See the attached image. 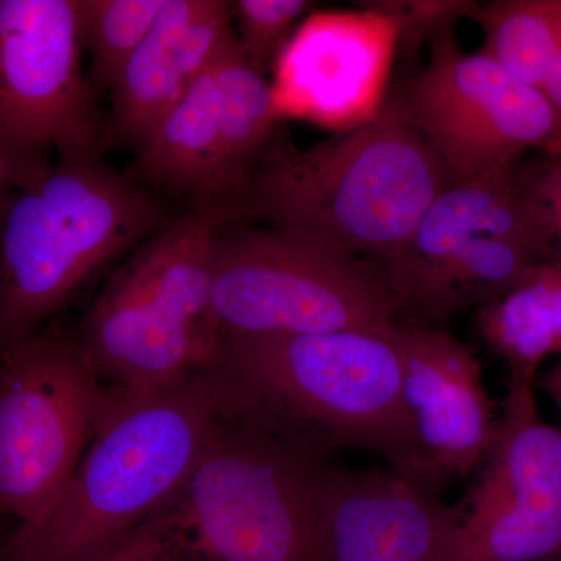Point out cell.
Returning a JSON list of instances; mask_svg holds the SVG:
<instances>
[{
  "instance_id": "cell-3",
  "label": "cell",
  "mask_w": 561,
  "mask_h": 561,
  "mask_svg": "<svg viewBox=\"0 0 561 561\" xmlns=\"http://www.w3.org/2000/svg\"><path fill=\"white\" fill-rule=\"evenodd\" d=\"M213 371L146 397L106 402L98 431L49 512L0 541V561H91L172 496L219 420Z\"/></svg>"
},
{
  "instance_id": "cell-2",
  "label": "cell",
  "mask_w": 561,
  "mask_h": 561,
  "mask_svg": "<svg viewBox=\"0 0 561 561\" xmlns=\"http://www.w3.org/2000/svg\"><path fill=\"white\" fill-rule=\"evenodd\" d=\"M393 327L232 339L210 371L228 412L321 459L367 449L400 471L409 437Z\"/></svg>"
},
{
  "instance_id": "cell-17",
  "label": "cell",
  "mask_w": 561,
  "mask_h": 561,
  "mask_svg": "<svg viewBox=\"0 0 561 561\" xmlns=\"http://www.w3.org/2000/svg\"><path fill=\"white\" fill-rule=\"evenodd\" d=\"M138 151V173L147 183L186 195L198 209L224 208L234 197L238 181L225 151L214 65Z\"/></svg>"
},
{
  "instance_id": "cell-20",
  "label": "cell",
  "mask_w": 561,
  "mask_h": 561,
  "mask_svg": "<svg viewBox=\"0 0 561 561\" xmlns=\"http://www.w3.org/2000/svg\"><path fill=\"white\" fill-rule=\"evenodd\" d=\"M214 73L219 91L225 151L239 192L251 171L261 162L262 151L279 119L278 111L272 84L251 68L238 43L217 58Z\"/></svg>"
},
{
  "instance_id": "cell-7",
  "label": "cell",
  "mask_w": 561,
  "mask_h": 561,
  "mask_svg": "<svg viewBox=\"0 0 561 561\" xmlns=\"http://www.w3.org/2000/svg\"><path fill=\"white\" fill-rule=\"evenodd\" d=\"M210 309L221 342L386 330L398 317L382 268L272 227L217 232Z\"/></svg>"
},
{
  "instance_id": "cell-11",
  "label": "cell",
  "mask_w": 561,
  "mask_h": 561,
  "mask_svg": "<svg viewBox=\"0 0 561 561\" xmlns=\"http://www.w3.org/2000/svg\"><path fill=\"white\" fill-rule=\"evenodd\" d=\"M81 0H0V124L58 160L101 158Z\"/></svg>"
},
{
  "instance_id": "cell-4",
  "label": "cell",
  "mask_w": 561,
  "mask_h": 561,
  "mask_svg": "<svg viewBox=\"0 0 561 561\" xmlns=\"http://www.w3.org/2000/svg\"><path fill=\"white\" fill-rule=\"evenodd\" d=\"M328 465L221 408L186 478L142 524L172 561H320Z\"/></svg>"
},
{
  "instance_id": "cell-23",
  "label": "cell",
  "mask_w": 561,
  "mask_h": 561,
  "mask_svg": "<svg viewBox=\"0 0 561 561\" xmlns=\"http://www.w3.org/2000/svg\"><path fill=\"white\" fill-rule=\"evenodd\" d=\"M393 18L400 28V43L437 38L443 32L453 31L454 22L470 18L478 2L465 0H412V2H373Z\"/></svg>"
},
{
  "instance_id": "cell-6",
  "label": "cell",
  "mask_w": 561,
  "mask_h": 561,
  "mask_svg": "<svg viewBox=\"0 0 561 561\" xmlns=\"http://www.w3.org/2000/svg\"><path fill=\"white\" fill-rule=\"evenodd\" d=\"M224 221L217 208L171 221L92 302L77 337L110 398L172 389L216 364L213 254Z\"/></svg>"
},
{
  "instance_id": "cell-19",
  "label": "cell",
  "mask_w": 561,
  "mask_h": 561,
  "mask_svg": "<svg viewBox=\"0 0 561 561\" xmlns=\"http://www.w3.org/2000/svg\"><path fill=\"white\" fill-rule=\"evenodd\" d=\"M471 20L482 28L483 54L541 91L561 54V0L479 3Z\"/></svg>"
},
{
  "instance_id": "cell-15",
  "label": "cell",
  "mask_w": 561,
  "mask_h": 561,
  "mask_svg": "<svg viewBox=\"0 0 561 561\" xmlns=\"http://www.w3.org/2000/svg\"><path fill=\"white\" fill-rule=\"evenodd\" d=\"M456 505L400 472L328 465L319 496L320 561H443Z\"/></svg>"
},
{
  "instance_id": "cell-27",
  "label": "cell",
  "mask_w": 561,
  "mask_h": 561,
  "mask_svg": "<svg viewBox=\"0 0 561 561\" xmlns=\"http://www.w3.org/2000/svg\"><path fill=\"white\" fill-rule=\"evenodd\" d=\"M535 386L540 387L542 391L548 393V397L551 398L553 404H556L557 411H559L561 415V357L560 360L553 365L551 370L538 375Z\"/></svg>"
},
{
  "instance_id": "cell-26",
  "label": "cell",
  "mask_w": 561,
  "mask_h": 561,
  "mask_svg": "<svg viewBox=\"0 0 561 561\" xmlns=\"http://www.w3.org/2000/svg\"><path fill=\"white\" fill-rule=\"evenodd\" d=\"M91 561H171L153 534L140 524L116 548Z\"/></svg>"
},
{
  "instance_id": "cell-5",
  "label": "cell",
  "mask_w": 561,
  "mask_h": 561,
  "mask_svg": "<svg viewBox=\"0 0 561 561\" xmlns=\"http://www.w3.org/2000/svg\"><path fill=\"white\" fill-rule=\"evenodd\" d=\"M101 158L58 160L0 202V353L46 328L102 268L168 227Z\"/></svg>"
},
{
  "instance_id": "cell-14",
  "label": "cell",
  "mask_w": 561,
  "mask_h": 561,
  "mask_svg": "<svg viewBox=\"0 0 561 561\" xmlns=\"http://www.w3.org/2000/svg\"><path fill=\"white\" fill-rule=\"evenodd\" d=\"M519 165L522 162L476 179L453 180L432 202L408 241L383 262L382 273L398 316L419 319L443 271L478 236L512 239L545 260L561 261L545 209L524 186Z\"/></svg>"
},
{
  "instance_id": "cell-18",
  "label": "cell",
  "mask_w": 561,
  "mask_h": 561,
  "mask_svg": "<svg viewBox=\"0 0 561 561\" xmlns=\"http://www.w3.org/2000/svg\"><path fill=\"white\" fill-rule=\"evenodd\" d=\"M483 343L505 362L512 382L531 383L561 356V261L535 264L515 286L476 309Z\"/></svg>"
},
{
  "instance_id": "cell-10",
  "label": "cell",
  "mask_w": 561,
  "mask_h": 561,
  "mask_svg": "<svg viewBox=\"0 0 561 561\" xmlns=\"http://www.w3.org/2000/svg\"><path fill=\"white\" fill-rule=\"evenodd\" d=\"M534 387L512 382L443 561H561V430Z\"/></svg>"
},
{
  "instance_id": "cell-28",
  "label": "cell",
  "mask_w": 561,
  "mask_h": 561,
  "mask_svg": "<svg viewBox=\"0 0 561 561\" xmlns=\"http://www.w3.org/2000/svg\"><path fill=\"white\" fill-rule=\"evenodd\" d=\"M548 102L551 103L553 111L561 122V54L559 60L551 70V76L546 80L545 87L541 90Z\"/></svg>"
},
{
  "instance_id": "cell-22",
  "label": "cell",
  "mask_w": 561,
  "mask_h": 561,
  "mask_svg": "<svg viewBox=\"0 0 561 561\" xmlns=\"http://www.w3.org/2000/svg\"><path fill=\"white\" fill-rule=\"evenodd\" d=\"M309 0H238L231 3L238 20L239 50L251 68L264 76L286 49L290 32L306 11Z\"/></svg>"
},
{
  "instance_id": "cell-12",
  "label": "cell",
  "mask_w": 561,
  "mask_h": 561,
  "mask_svg": "<svg viewBox=\"0 0 561 561\" xmlns=\"http://www.w3.org/2000/svg\"><path fill=\"white\" fill-rule=\"evenodd\" d=\"M409 449L400 474L435 493L481 467L500 415L467 343L437 328L394 323Z\"/></svg>"
},
{
  "instance_id": "cell-16",
  "label": "cell",
  "mask_w": 561,
  "mask_h": 561,
  "mask_svg": "<svg viewBox=\"0 0 561 561\" xmlns=\"http://www.w3.org/2000/svg\"><path fill=\"white\" fill-rule=\"evenodd\" d=\"M231 3L165 0L113 90V124L136 149L228 47L238 43Z\"/></svg>"
},
{
  "instance_id": "cell-8",
  "label": "cell",
  "mask_w": 561,
  "mask_h": 561,
  "mask_svg": "<svg viewBox=\"0 0 561 561\" xmlns=\"http://www.w3.org/2000/svg\"><path fill=\"white\" fill-rule=\"evenodd\" d=\"M106 402L77 332L58 321L0 353V516L25 526L49 512Z\"/></svg>"
},
{
  "instance_id": "cell-21",
  "label": "cell",
  "mask_w": 561,
  "mask_h": 561,
  "mask_svg": "<svg viewBox=\"0 0 561 561\" xmlns=\"http://www.w3.org/2000/svg\"><path fill=\"white\" fill-rule=\"evenodd\" d=\"M165 0H81L84 49L91 57V90H113L157 22Z\"/></svg>"
},
{
  "instance_id": "cell-13",
  "label": "cell",
  "mask_w": 561,
  "mask_h": 561,
  "mask_svg": "<svg viewBox=\"0 0 561 561\" xmlns=\"http://www.w3.org/2000/svg\"><path fill=\"white\" fill-rule=\"evenodd\" d=\"M368 5L316 14L287 43L272 87L279 117L295 114L343 133L382 110L400 28Z\"/></svg>"
},
{
  "instance_id": "cell-25",
  "label": "cell",
  "mask_w": 561,
  "mask_h": 561,
  "mask_svg": "<svg viewBox=\"0 0 561 561\" xmlns=\"http://www.w3.org/2000/svg\"><path fill=\"white\" fill-rule=\"evenodd\" d=\"M519 176L524 186L540 203L561 249V149L537 153L534 160L522 162Z\"/></svg>"
},
{
  "instance_id": "cell-9",
  "label": "cell",
  "mask_w": 561,
  "mask_h": 561,
  "mask_svg": "<svg viewBox=\"0 0 561 561\" xmlns=\"http://www.w3.org/2000/svg\"><path fill=\"white\" fill-rule=\"evenodd\" d=\"M386 102L430 144L453 180L507 168L529 151L561 149V122L545 94L482 50L460 49L453 31L432 39L427 65Z\"/></svg>"
},
{
  "instance_id": "cell-24",
  "label": "cell",
  "mask_w": 561,
  "mask_h": 561,
  "mask_svg": "<svg viewBox=\"0 0 561 561\" xmlns=\"http://www.w3.org/2000/svg\"><path fill=\"white\" fill-rule=\"evenodd\" d=\"M49 151L33 147L0 124V202L36 183L47 171Z\"/></svg>"
},
{
  "instance_id": "cell-1",
  "label": "cell",
  "mask_w": 561,
  "mask_h": 561,
  "mask_svg": "<svg viewBox=\"0 0 561 561\" xmlns=\"http://www.w3.org/2000/svg\"><path fill=\"white\" fill-rule=\"evenodd\" d=\"M440 158L389 103L353 130L268 157L224 210L382 262L451 183Z\"/></svg>"
}]
</instances>
